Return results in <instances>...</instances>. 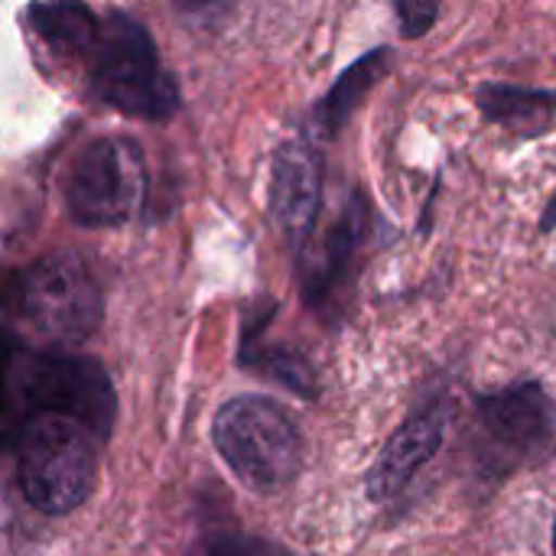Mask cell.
I'll use <instances>...</instances> for the list:
<instances>
[{
  "mask_svg": "<svg viewBox=\"0 0 556 556\" xmlns=\"http://www.w3.org/2000/svg\"><path fill=\"white\" fill-rule=\"evenodd\" d=\"M88 55V78L98 101L143 121H166L179 111V88L163 68L156 42L134 16L108 13Z\"/></svg>",
  "mask_w": 556,
  "mask_h": 556,
  "instance_id": "6da1fadb",
  "label": "cell"
},
{
  "mask_svg": "<svg viewBox=\"0 0 556 556\" xmlns=\"http://www.w3.org/2000/svg\"><path fill=\"white\" fill-rule=\"evenodd\" d=\"M98 446L101 440L68 417H33L16 440V472L26 502L42 515L81 508L98 479Z\"/></svg>",
  "mask_w": 556,
  "mask_h": 556,
  "instance_id": "7a4b0ae2",
  "label": "cell"
},
{
  "mask_svg": "<svg viewBox=\"0 0 556 556\" xmlns=\"http://www.w3.org/2000/svg\"><path fill=\"white\" fill-rule=\"evenodd\" d=\"M7 296L33 336L62 349L85 342L104 313L98 280L85 261L68 251L33 261L10 280Z\"/></svg>",
  "mask_w": 556,
  "mask_h": 556,
  "instance_id": "3957f363",
  "label": "cell"
},
{
  "mask_svg": "<svg viewBox=\"0 0 556 556\" xmlns=\"http://www.w3.org/2000/svg\"><path fill=\"white\" fill-rule=\"evenodd\" d=\"M215 450L225 466L251 492H280L290 485L303 463V440L290 414L257 394L228 401L212 430Z\"/></svg>",
  "mask_w": 556,
  "mask_h": 556,
  "instance_id": "277c9868",
  "label": "cell"
},
{
  "mask_svg": "<svg viewBox=\"0 0 556 556\" xmlns=\"http://www.w3.org/2000/svg\"><path fill=\"white\" fill-rule=\"evenodd\" d=\"M20 397L26 420L59 414L91 430L101 443L111 437L117 417L114 384L98 362L65 352H36L26 342L20 349Z\"/></svg>",
  "mask_w": 556,
  "mask_h": 556,
  "instance_id": "5b68a950",
  "label": "cell"
},
{
  "mask_svg": "<svg viewBox=\"0 0 556 556\" xmlns=\"http://www.w3.org/2000/svg\"><path fill=\"white\" fill-rule=\"evenodd\" d=\"M147 199L143 153L127 137L91 140L65 179V205L78 225L111 228L130 222Z\"/></svg>",
  "mask_w": 556,
  "mask_h": 556,
  "instance_id": "8992f818",
  "label": "cell"
},
{
  "mask_svg": "<svg viewBox=\"0 0 556 556\" xmlns=\"http://www.w3.org/2000/svg\"><path fill=\"white\" fill-rule=\"evenodd\" d=\"M479 417V463L489 479L541 459L556 437L554 401L538 381H521L476 401Z\"/></svg>",
  "mask_w": 556,
  "mask_h": 556,
  "instance_id": "52a82bcc",
  "label": "cell"
},
{
  "mask_svg": "<svg viewBox=\"0 0 556 556\" xmlns=\"http://www.w3.org/2000/svg\"><path fill=\"white\" fill-rule=\"evenodd\" d=\"M371 231H375V212L362 192H352L342 212L336 215V222L329 225L326 238L319 244L309 241L306 248L296 251L303 296L323 316L336 313L342 296L352 290Z\"/></svg>",
  "mask_w": 556,
  "mask_h": 556,
  "instance_id": "ba28073f",
  "label": "cell"
},
{
  "mask_svg": "<svg viewBox=\"0 0 556 556\" xmlns=\"http://www.w3.org/2000/svg\"><path fill=\"white\" fill-rule=\"evenodd\" d=\"M319 208H323V156L306 140H290L274 156L270 212L296 251L306 241H313Z\"/></svg>",
  "mask_w": 556,
  "mask_h": 556,
  "instance_id": "9c48e42d",
  "label": "cell"
},
{
  "mask_svg": "<svg viewBox=\"0 0 556 556\" xmlns=\"http://www.w3.org/2000/svg\"><path fill=\"white\" fill-rule=\"evenodd\" d=\"M443 433H446V407L443 404H430V407L417 410L391 437L381 459L375 463V469L368 476V495L375 502H388L401 489H407L410 479L437 456Z\"/></svg>",
  "mask_w": 556,
  "mask_h": 556,
  "instance_id": "30bf717a",
  "label": "cell"
},
{
  "mask_svg": "<svg viewBox=\"0 0 556 556\" xmlns=\"http://www.w3.org/2000/svg\"><path fill=\"white\" fill-rule=\"evenodd\" d=\"M476 104L489 124L511 130L515 137H541L556 121V91L485 81L476 91Z\"/></svg>",
  "mask_w": 556,
  "mask_h": 556,
  "instance_id": "8fae6325",
  "label": "cell"
},
{
  "mask_svg": "<svg viewBox=\"0 0 556 556\" xmlns=\"http://www.w3.org/2000/svg\"><path fill=\"white\" fill-rule=\"evenodd\" d=\"M391 62H394V52H391L388 46L371 49V52H365L358 62H352V65L336 78V85L326 91V98L316 104V114H313L316 130H319L323 137H336V134L352 121V114L358 111V104L365 101V94L388 75Z\"/></svg>",
  "mask_w": 556,
  "mask_h": 556,
  "instance_id": "7c38bea8",
  "label": "cell"
},
{
  "mask_svg": "<svg viewBox=\"0 0 556 556\" xmlns=\"http://www.w3.org/2000/svg\"><path fill=\"white\" fill-rule=\"evenodd\" d=\"M26 20L55 55H88L101 26L85 0H36L26 7Z\"/></svg>",
  "mask_w": 556,
  "mask_h": 556,
  "instance_id": "4fadbf2b",
  "label": "cell"
},
{
  "mask_svg": "<svg viewBox=\"0 0 556 556\" xmlns=\"http://www.w3.org/2000/svg\"><path fill=\"white\" fill-rule=\"evenodd\" d=\"M241 362L270 375L274 381L287 384L293 394H303V397H316V375L309 368V362L283 345H264L257 329L248 326L244 329V342H241Z\"/></svg>",
  "mask_w": 556,
  "mask_h": 556,
  "instance_id": "5bb4252c",
  "label": "cell"
},
{
  "mask_svg": "<svg viewBox=\"0 0 556 556\" xmlns=\"http://www.w3.org/2000/svg\"><path fill=\"white\" fill-rule=\"evenodd\" d=\"M20 349L23 342L13 332H0V450L16 446L29 424L20 397Z\"/></svg>",
  "mask_w": 556,
  "mask_h": 556,
  "instance_id": "9a60e30c",
  "label": "cell"
},
{
  "mask_svg": "<svg viewBox=\"0 0 556 556\" xmlns=\"http://www.w3.org/2000/svg\"><path fill=\"white\" fill-rule=\"evenodd\" d=\"M189 556H293L287 547L267 541V538H254V534H212L202 538Z\"/></svg>",
  "mask_w": 556,
  "mask_h": 556,
  "instance_id": "2e32d148",
  "label": "cell"
},
{
  "mask_svg": "<svg viewBox=\"0 0 556 556\" xmlns=\"http://www.w3.org/2000/svg\"><path fill=\"white\" fill-rule=\"evenodd\" d=\"M440 3L443 0H397V23H401V36L404 39H424L437 16H440Z\"/></svg>",
  "mask_w": 556,
  "mask_h": 556,
  "instance_id": "e0dca14e",
  "label": "cell"
},
{
  "mask_svg": "<svg viewBox=\"0 0 556 556\" xmlns=\"http://www.w3.org/2000/svg\"><path fill=\"white\" fill-rule=\"evenodd\" d=\"M554 228H556V195L547 202L544 218H541V231H554Z\"/></svg>",
  "mask_w": 556,
  "mask_h": 556,
  "instance_id": "ac0fdd59",
  "label": "cell"
},
{
  "mask_svg": "<svg viewBox=\"0 0 556 556\" xmlns=\"http://www.w3.org/2000/svg\"><path fill=\"white\" fill-rule=\"evenodd\" d=\"M179 3H189V7H195V3H205V0H179Z\"/></svg>",
  "mask_w": 556,
  "mask_h": 556,
  "instance_id": "d6986e66",
  "label": "cell"
},
{
  "mask_svg": "<svg viewBox=\"0 0 556 556\" xmlns=\"http://www.w3.org/2000/svg\"><path fill=\"white\" fill-rule=\"evenodd\" d=\"M554 551H556V534H554Z\"/></svg>",
  "mask_w": 556,
  "mask_h": 556,
  "instance_id": "ffe728a7",
  "label": "cell"
}]
</instances>
